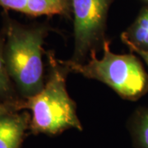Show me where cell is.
Instances as JSON below:
<instances>
[{
    "label": "cell",
    "mask_w": 148,
    "mask_h": 148,
    "mask_svg": "<svg viewBox=\"0 0 148 148\" xmlns=\"http://www.w3.org/2000/svg\"><path fill=\"white\" fill-rule=\"evenodd\" d=\"M2 33L8 72L21 99L36 95L45 86L43 55L45 40L53 31L48 21L29 25L12 18L3 10Z\"/></svg>",
    "instance_id": "1"
},
{
    "label": "cell",
    "mask_w": 148,
    "mask_h": 148,
    "mask_svg": "<svg viewBox=\"0 0 148 148\" xmlns=\"http://www.w3.org/2000/svg\"><path fill=\"white\" fill-rule=\"evenodd\" d=\"M48 58L47 81L36 95L24 99V109L31 111L30 130L34 134L56 136L69 129L82 131L77 105L69 95L66 79L68 69L53 50L45 51Z\"/></svg>",
    "instance_id": "2"
},
{
    "label": "cell",
    "mask_w": 148,
    "mask_h": 148,
    "mask_svg": "<svg viewBox=\"0 0 148 148\" xmlns=\"http://www.w3.org/2000/svg\"><path fill=\"white\" fill-rule=\"evenodd\" d=\"M102 58L92 51L87 62L74 63L59 59L69 73L99 81L108 86L123 100L135 101L148 92V74L134 53H115L110 50L108 40L103 47Z\"/></svg>",
    "instance_id": "3"
},
{
    "label": "cell",
    "mask_w": 148,
    "mask_h": 148,
    "mask_svg": "<svg viewBox=\"0 0 148 148\" xmlns=\"http://www.w3.org/2000/svg\"><path fill=\"white\" fill-rule=\"evenodd\" d=\"M114 0H71L73 51L69 60L83 64L92 51H103L108 14Z\"/></svg>",
    "instance_id": "4"
},
{
    "label": "cell",
    "mask_w": 148,
    "mask_h": 148,
    "mask_svg": "<svg viewBox=\"0 0 148 148\" xmlns=\"http://www.w3.org/2000/svg\"><path fill=\"white\" fill-rule=\"evenodd\" d=\"M0 7L30 16H58L72 19L71 0H0Z\"/></svg>",
    "instance_id": "5"
},
{
    "label": "cell",
    "mask_w": 148,
    "mask_h": 148,
    "mask_svg": "<svg viewBox=\"0 0 148 148\" xmlns=\"http://www.w3.org/2000/svg\"><path fill=\"white\" fill-rule=\"evenodd\" d=\"M31 114L14 111L0 115V148H21L30 129Z\"/></svg>",
    "instance_id": "6"
},
{
    "label": "cell",
    "mask_w": 148,
    "mask_h": 148,
    "mask_svg": "<svg viewBox=\"0 0 148 148\" xmlns=\"http://www.w3.org/2000/svg\"><path fill=\"white\" fill-rule=\"evenodd\" d=\"M127 47L148 50V6L143 8L132 24L121 34Z\"/></svg>",
    "instance_id": "7"
},
{
    "label": "cell",
    "mask_w": 148,
    "mask_h": 148,
    "mask_svg": "<svg viewBox=\"0 0 148 148\" xmlns=\"http://www.w3.org/2000/svg\"><path fill=\"white\" fill-rule=\"evenodd\" d=\"M127 128L134 148H148V106L138 107L132 113Z\"/></svg>",
    "instance_id": "8"
},
{
    "label": "cell",
    "mask_w": 148,
    "mask_h": 148,
    "mask_svg": "<svg viewBox=\"0 0 148 148\" xmlns=\"http://www.w3.org/2000/svg\"><path fill=\"white\" fill-rule=\"evenodd\" d=\"M4 36L0 32V103L21 99L8 72L3 54Z\"/></svg>",
    "instance_id": "9"
},
{
    "label": "cell",
    "mask_w": 148,
    "mask_h": 148,
    "mask_svg": "<svg viewBox=\"0 0 148 148\" xmlns=\"http://www.w3.org/2000/svg\"><path fill=\"white\" fill-rule=\"evenodd\" d=\"M24 109V99H19L13 101H6L0 103V115L7 113L21 111Z\"/></svg>",
    "instance_id": "10"
},
{
    "label": "cell",
    "mask_w": 148,
    "mask_h": 148,
    "mask_svg": "<svg viewBox=\"0 0 148 148\" xmlns=\"http://www.w3.org/2000/svg\"><path fill=\"white\" fill-rule=\"evenodd\" d=\"M128 49H130L131 52L138 54L140 56V58H143V61L146 63L148 67V50H143V49H139L133 47H129Z\"/></svg>",
    "instance_id": "11"
},
{
    "label": "cell",
    "mask_w": 148,
    "mask_h": 148,
    "mask_svg": "<svg viewBox=\"0 0 148 148\" xmlns=\"http://www.w3.org/2000/svg\"><path fill=\"white\" fill-rule=\"evenodd\" d=\"M144 1H146L147 3H148V0H144Z\"/></svg>",
    "instance_id": "12"
}]
</instances>
